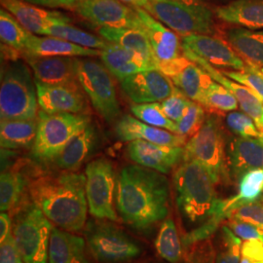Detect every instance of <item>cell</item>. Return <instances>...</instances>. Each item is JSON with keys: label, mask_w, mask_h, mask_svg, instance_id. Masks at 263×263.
<instances>
[{"label": "cell", "mask_w": 263, "mask_h": 263, "mask_svg": "<svg viewBox=\"0 0 263 263\" xmlns=\"http://www.w3.org/2000/svg\"><path fill=\"white\" fill-rule=\"evenodd\" d=\"M115 206L123 222L147 231L169 215V180L157 171L128 165L117 177Z\"/></svg>", "instance_id": "cell-1"}, {"label": "cell", "mask_w": 263, "mask_h": 263, "mask_svg": "<svg viewBox=\"0 0 263 263\" xmlns=\"http://www.w3.org/2000/svg\"><path fill=\"white\" fill-rule=\"evenodd\" d=\"M28 195L49 220L64 230H84L89 213L86 176L78 172L43 173L29 179Z\"/></svg>", "instance_id": "cell-2"}, {"label": "cell", "mask_w": 263, "mask_h": 263, "mask_svg": "<svg viewBox=\"0 0 263 263\" xmlns=\"http://www.w3.org/2000/svg\"><path fill=\"white\" fill-rule=\"evenodd\" d=\"M173 183L179 212L190 222L204 221L214 215L219 201L216 183L202 164L184 158L174 173Z\"/></svg>", "instance_id": "cell-3"}, {"label": "cell", "mask_w": 263, "mask_h": 263, "mask_svg": "<svg viewBox=\"0 0 263 263\" xmlns=\"http://www.w3.org/2000/svg\"><path fill=\"white\" fill-rule=\"evenodd\" d=\"M31 68L24 62L11 61L1 71L0 118L36 119L37 90Z\"/></svg>", "instance_id": "cell-4"}, {"label": "cell", "mask_w": 263, "mask_h": 263, "mask_svg": "<svg viewBox=\"0 0 263 263\" xmlns=\"http://www.w3.org/2000/svg\"><path fill=\"white\" fill-rule=\"evenodd\" d=\"M10 216L12 235L25 263H48L53 224L47 216L29 197Z\"/></svg>", "instance_id": "cell-5"}, {"label": "cell", "mask_w": 263, "mask_h": 263, "mask_svg": "<svg viewBox=\"0 0 263 263\" xmlns=\"http://www.w3.org/2000/svg\"><path fill=\"white\" fill-rule=\"evenodd\" d=\"M144 10L182 36L215 31L214 12L205 0H149Z\"/></svg>", "instance_id": "cell-6"}, {"label": "cell", "mask_w": 263, "mask_h": 263, "mask_svg": "<svg viewBox=\"0 0 263 263\" xmlns=\"http://www.w3.org/2000/svg\"><path fill=\"white\" fill-rule=\"evenodd\" d=\"M90 124V117L84 113L49 114L40 110L36 139L31 148L32 156L40 162H52Z\"/></svg>", "instance_id": "cell-7"}, {"label": "cell", "mask_w": 263, "mask_h": 263, "mask_svg": "<svg viewBox=\"0 0 263 263\" xmlns=\"http://www.w3.org/2000/svg\"><path fill=\"white\" fill-rule=\"evenodd\" d=\"M184 158L202 164L217 183H228L230 173L227 163L224 136L219 119L215 115L205 122L184 145Z\"/></svg>", "instance_id": "cell-8"}, {"label": "cell", "mask_w": 263, "mask_h": 263, "mask_svg": "<svg viewBox=\"0 0 263 263\" xmlns=\"http://www.w3.org/2000/svg\"><path fill=\"white\" fill-rule=\"evenodd\" d=\"M83 232L92 257L98 262L122 263L141 255V246L111 220L91 219Z\"/></svg>", "instance_id": "cell-9"}, {"label": "cell", "mask_w": 263, "mask_h": 263, "mask_svg": "<svg viewBox=\"0 0 263 263\" xmlns=\"http://www.w3.org/2000/svg\"><path fill=\"white\" fill-rule=\"evenodd\" d=\"M76 76L97 113L105 122L116 121L120 115V104L113 76L104 64L92 58H77Z\"/></svg>", "instance_id": "cell-10"}, {"label": "cell", "mask_w": 263, "mask_h": 263, "mask_svg": "<svg viewBox=\"0 0 263 263\" xmlns=\"http://www.w3.org/2000/svg\"><path fill=\"white\" fill-rule=\"evenodd\" d=\"M85 176L89 214L98 219L118 221L115 206L117 178L112 163L106 158L93 160L87 165Z\"/></svg>", "instance_id": "cell-11"}, {"label": "cell", "mask_w": 263, "mask_h": 263, "mask_svg": "<svg viewBox=\"0 0 263 263\" xmlns=\"http://www.w3.org/2000/svg\"><path fill=\"white\" fill-rule=\"evenodd\" d=\"M73 11L100 28L142 30L137 9L121 0H78Z\"/></svg>", "instance_id": "cell-12"}, {"label": "cell", "mask_w": 263, "mask_h": 263, "mask_svg": "<svg viewBox=\"0 0 263 263\" xmlns=\"http://www.w3.org/2000/svg\"><path fill=\"white\" fill-rule=\"evenodd\" d=\"M124 94L134 104L161 103L172 94L175 85L159 69L144 70L120 81Z\"/></svg>", "instance_id": "cell-13"}, {"label": "cell", "mask_w": 263, "mask_h": 263, "mask_svg": "<svg viewBox=\"0 0 263 263\" xmlns=\"http://www.w3.org/2000/svg\"><path fill=\"white\" fill-rule=\"evenodd\" d=\"M182 48L203 58L215 67L246 70L249 66L242 57L226 41L209 34H191L182 38Z\"/></svg>", "instance_id": "cell-14"}, {"label": "cell", "mask_w": 263, "mask_h": 263, "mask_svg": "<svg viewBox=\"0 0 263 263\" xmlns=\"http://www.w3.org/2000/svg\"><path fill=\"white\" fill-rule=\"evenodd\" d=\"M158 69L169 77L175 87L199 104L208 86L213 81L203 68L183 55L169 63L161 64Z\"/></svg>", "instance_id": "cell-15"}, {"label": "cell", "mask_w": 263, "mask_h": 263, "mask_svg": "<svg viewBox=\"0 0 263 263\" xmlns=\"http://www.w3.org/2000/svg\"><path fill=\"white\" fill-rule=\"evenodd\" d=\"M126 152L135 164L167 175L184 159V146L175 147L136 140L130 141Z\"/></svg>", "instance_id": "cell-16"}, {"label": "cell", "mask_w": 263, "mask_h": 263, "mask_svg": "<svg viewBox=\"0 0 263 263\" xmlns=\"http://www.w3.org/2000/svg\"><path fill=\"white\" fill-rule=\"evenodd\" d=\"M141 18L142 31L151 43L154 59L158 66L182 56V42L176 31L154 18L143 8H136Z\"/></svg>", "instance_id": "cell-17"}, {"label": "cell", "mask_w": 263, "mask_h": 263, "mask_svg": "<svg viewBox=\"0 0 263 263\" xmlns=\"http://www.w3.org/2000/svg\"><path fill=\"white\" fill-rule=\"evenodd\" d=\"M35 83L40 110L49 114L84 112L87 102L79 83L47 85L37 81Z\"/></svg>", "instance_id": "cell-18"}, {"label": "cell", "mask_w": 263, "mask_h": 263, "mask_svg": "<svg viewBox=\"0 0 263 263\" xmlns=\"http://www.w3.org/2000/svg\"><path fill=\"white\" fill-rule=\"evenodd\" d=\"M182 54L190 61L197 64L201 68H203L214 81L222 85L234 95L241 109L246 114L251 116L257 127L263 131V102L251 89L244 85L233 82V79L227 77L221 70L212 66L206 60L195 55L191 51L182 48Z\"/></svg>", "instance_id": "cell-19"}, {"label": "cell", "mask_w": 263, "mask_h": 263, "mask_svg": "<svg viewBox=\"0 0 263 263\" xmlns=\"http://www.w3.org/2000/svg\"><path fill=\"white\" fill-rule=\"evenodd\" d=\"M2 8L7 10L29 32L45 35L48 28L58 24H70L71 19L62 12L44 9L24 0H0Z\"/></svg>", "instance_id": "cell-20"}, {"label": "cell", "mask_w": 263, "mask_h": 263, "mask_svg": "<svg viewBox=\"0 0 263 263\" xmlns=\"http://www.w3.org/2000/svg\"><path fill=\"white\" fill-rule=\"evenodd\" d=\"M35 81L47 85L79 83L76 76V57L25 56Z\"/></svg>", "instance_id": "cell-21"}, {"label": "cell", "mask_w": 263, "mask_h": 263, "mask_svg": "<svg viewBox=\"0 0 263 263\" xmlns=\"http://www.w3.org/2000/svg\"><path fill=\"white\" fill-rule=\"evenodd\" d=\"M115 133L120 141L126 142L142 140L175 147H183L186 143L185 137L151 126L131 115H124L118 120Z\"/></svg>", "instance_id": "cell-22"}, {"label": "cell", "mask_w": 263, "mask_h": 263, "mask_svg": "<svg viewBox=\"0 0 263 263\" xmlns=\"http://www.w3.org/2000/svg\"><path fill=\"white\" fill-rule=\"evenodd\" d=\"M226 153L230 178L237 181L250 171L263 169V141L260 140L238 136L230 141Z\"/></svg>", "instance_id": "cell-23"}, {"label": "cell", "mask_w": 263, "mask_h": 263, "mask_svg": "<svg viewBox=\"0 0 263 263\" xmlns=\"http://www.w3.org/2000/svg\"><path fill=\"white\" fill-rule=\"evenodd\" d=\"M91 256L85 238L53 224L48 263H92Z\"/></svg>", "instance_id": "cell-24"}, {"label": "cell", "mask_w": 263, "mask_h": 263, "mask_svg": "<svg viewBox=\"0 0 263 263\" xmlns=\"http://www.w3.org/2000/svg\"><path fill=\"white\" fill-rule=\"evenodd\" d=\"M100 51L102 63L119 81L141 71L158 69L157 66L147 59L114 43L108 42Z\"/></svg>", "instance_id": "cell-25"}, {"label": "cell", "mask_w": 263, "mask_h": 263, "mask_svg": "<svg viewBox=\"0 0 263 263\" xmlns=\"http://www.w3.org/2000/svg\"><path fill=\"white\" fill-rule=\"evenodd\" d=\"M101 51L81 47L71 42L54 36H39L31 34L28 39L23 57H76L94 58L100 57Z\"/></svg>", "instance_id": "cell-26"}, {"label": "cell", "mask_w": 263, "mask_h": 263, "mask_svg": "<svg viewBox=\"0 0 263 263\" xmlns=\"http://www.w3.org/2000/svg\"><path fill=\"white\" fill-rule=\"evenodd\" d=\"M97 142V132L91 124L66 144L51 163L58 169L77 172L90 157Z\"/></svg>", "instance_id": "cell-27"}, {"label": "cell", "mask_w": 263, "mask_h": 263, "mask_svg": "<svg viewBox=\"0 0 263 263\" xmlns=\"http://www.w3.org/2000/svg\"><path fill=\"white\" fill-rule=\"evenodd\" d=\"M215 15L231 25L254 29L263 28V0H233L217 6Z\"/></svg>", "instance_id": "cell-28"}, {"label": "cell", "mask_w": 263, "mask_h": 263, "mask_svg": "<svg viewBox=\"0 0 263 263\" xmlns=\"http://www.w3.org/2000/svg\"><path fill=\"white\" fill-rule=\"evenodd\" d=\"M37 134L36 119H7L0 122L1 149L32 148Z\"/></svg>", "instance_id": "cell-29"}, {"label": "cell", "mask_w": 263, "mask_h": 263, "mask_svg": "<svg viewBox=\"0 0 263 263\" xmlns=\"http://www.w3.org/2000/svg\"><path fill=\"white\" fill-rule=\"evenodd\" d=\"M28 179L20 169L14 166L3 170L0 177V209L1 212L14 213L28 199Z\"/></svg>", "instance_id": "cell-30"}, {"label": "cell", "mask_w": 263, "mask_h": 263, "mask_svg": "<svg viewBox=\"0 0 263 263\" xmlns=\"http://www.w3.org/2000/svg\"><path fill=\"white\" fill-rule=\"evenodd\" d=\"M226 38L228 44L247 62L263 67V30L230 28L226 32Z\"/></svg>", "instance_id": "cell-31"}, {"label": "cell", "mask_w": 263, "mask_h": 263, "mask_svg": "<svg viewBox=\"0 0 263 263\" xmlns=\"http://www.w3.org/2000/svg\"><path fill=\"white\" fill-rule=\"evenodd\" d=\"M99 33L106 41L135 52L156 65L148 38L142 30L136 28H100Z\"/></svg>", "instance_id": "cell-32"}, {"label": "cell", "mask_w": 263, "mask_h": 263, "mask_svg": "<svg viewBox=\"0 0 263 263\" xmlns=\"http://www.w3.org/2000/svg\"><path fill=\"white\" fill-rule=\"evenodd\" d=\"M238 181V193L235 196L220 200V207L227 216V219L232 216L238 208L253 202L261 196L263 192V169L250 171Z\"/></svg>", "instance_id": "cell-33"}, {"label": "cell", "mask_w": 263, "mask_h": 263, "mask_svg": "<svg viewBox=\"0 0 263 263\" xmlns=\"http://www.w3.org/2000/svg\"><path fill=\"white\" fill-rule=\"evenodd\" d=\"M18 20L7 10H0V39L1 48L12 51L19 56H23L28 44V39L31 36Z\"/></svg>", "instance_id": "cell-34"}, {"label": "cell", "mask_w": 263, "mask_h": 263, "mask_svg": "<svg viewBox=\"0 0 263 263\" xmlns=\"http://www.w3.org/2000/svg\"><path fill=\"white\" fill-rule=\"evenodd\" d=\"M155 249L160 256L170 263H179L183 256V243L173 218L167 217L160 226L155 239Z\"/></svg>", "instance_id": "cell-35"}, {"label": "cell", "mask_w": 263, "mask_h": 263, "mask_svg": "<svg viewBox=\"0 0 263 263\" xmlns=\"http://www.w3.org/2000/svg\"><path fill=\"white\" fill-rule=\"evenodd\" d=\"M45 35L61 38L78 46L96 50H102L108 44V41L104 38L96 36L92 33L71 26L70 24L53 25L48 28Z\"/></svg>", "instance_id": "cell-36"}, {"label": "cell", "mask_w": 263, "mask_h": 263, "mask_svg": "<svg viewBox=\"0 0 263 263\" xmlns=\"http://www.w3.org/2000/svg\"><path fill=\"white\" fill-rule=\"evenodd\" d=\"M131 112L142 122L177 134L176 123L167 117L160 103L134 104L131 106Z\"/></svg>", "instance_id": "cell-37"}, {"label": "cell", "mask_w": 263, "mask_h": 263, "mask_svg": "<svg viewBox=\"0 0 263 263\" xmlns=\"http://www.w3.org/2000/svg\"><path fill=\"white\" fill-rule=\"evenodd\" d=\"M200 104L219 111H233L238 108L239 104L234 95L213 80L208 86Z\"/></svg>", "instance_id": "cell-38"}, {"label": "cell", "mask_w": 263, "mask_h": 263, "mask_svg": "<svg viewBox=\"0 0 263 263\" xmlns=\"http://www.w3.org/2000/svg\"><path fill=\"white\" fill-rule=\"evenodd\" d=\"M243 240L223 226L220 232V245L216 251V263H240Z\"/></svg>", "instance_id": "cell-39"}, {"label": "cell", "mask_w": 263, "mask_h": 263, "mask_svg": "<svg viewBox=\"0 0 263 263\" xmlns=\"http://www.w3.org/2000/svg\"><path fill=\"white\" fill-rule=\"evenodd\" d=\"M246 70H221L227 77L251 89L263 102V73L259 66L248 62Z\"/></svg>", "instance_id": "cell-40"}, {"label": "cell", "mask_w": 263, "mask_h": 263, "mask_svg": "<svg viewBox=\"0 0 263 263\" xmlns=\"http://www.w3.org/2000/svg\"><path fill=\"white\" fill-rule=\"evenodd\" d=\"M206 115L202 104L192 101L183 116L176 123L177 134L185 138L192 137L205 122Z\"/></svg>", "instance_id": "cell-41"}, {"label": "cell", "mask_w": 263, "mask_h": 263, "mask_svg": "<svg viewBox=\"0 0 263 263\" xmlns=\"http://www.w3.org/2000/svg\"><path fill=\"white\" fill-rule=\"evenodd\" d=\"M228 128L239 137L253 138L263 141V131L254 122V119L243 112L229 113L226 117Z\"/></svg>", "instance_id": "cell-42"}, {"label": "cell", "mask_w": 263, "mask_h": 263, "mask_svg": "<svg viewBox=\"0 0 263 263\" xmlns=\"http://www.w3.org/2000/svg\"><path fill=\"white\" fill-rule=\"evenodd\" d=\"M192 100L183 94L177 87L174 88L172 94L162 101L160 104L167 117L175 123L178 122L186 111Z\"/></svg>", "instance_id": "cell-43"}, {"label": "cell", "mask_w": 263, "mask_h": 263, "mask_svg": "<svg viewBox=\"0 0 263 263\" xmlns=\"http://www.w3.org/2000/svg\"><path fill=\"white\" fill-rule=\"evenodd\" d=\"M231 217L263 227V196L238 208Z\"/></svg>", "instance_id": "cell-44"}, {"label": "cell", "mask_w": 263, "mask_h": 263, "mask_svg": "<svg viewBox=\"0 0 263 263\" xmlns=\"http://www.w3.org/2000/svg\"><path fill=\"white\" fill-rule=\"evenodd\" d=\"M216 251L209 239L188 248L185 263H216Z\"/></svg>", "instance_id": "cell-45"}, {"label": "cell", "mask_w": 263, "mask_h": 263, "mask_svg": "<svg viewBox=\"0 0 263 263\" xmlns=\"http://www.w3.org/2000/svg\"><path fill=\"white\" fill-rule=\"evenodd\" d=\"M228 226L236 236L244 241H260L263 243V227L250 222H245L236 218L227 219Z\"/></svg>", "instance_id": "cell-46"}, {"label": "cell", "mask_w": 263, "mask_h": 263, "mask_svg": "<svg viewBox=\"0 0 263 263\" xmlns=\"http://www.w3.org/2000/svg\"><path fill=\"white\" fill-rule=\"evenodd\" d=\"M0 263H25L12 234L1 243Z\"/></svg>", "instance_id": "cell-47"}, {"label": "cell", "mask_w": 263, "mask_h": 263, "mask_svg": "<svg viewBox=\"0 0 263 263\" xmlns=\"http://www.w3.org/2000/svg\"><path fill=\"white\" fill-rule=\"evenodd\" d=\"M240 263H263L262 242L260 241L243 242Z\"/></svg>", "instance_id": "cell-48"}, {"label": "cell", "mask_w": 263, "mask_h": 263, "mask_svg": "<svg viewBox=\"0 0 263 263\" xmlns=\"http://www.w3.org/2000/svg\"><path fill=\"white\" fill-rule=\"evenodd\" d=\"M28 3L37 5L40 7L53 8V9L74 10L78 0H24Z\"/></svg>", "instance_id": "cell-49"}, {"label": "cell", "mask_w": 263, "mask_h": 263, "mask_svg": "<svg viewBox=\"0 0 263 263\" xmlns=\"http://www.w3.org/2000/svg\"><path fill=\"white\" fill-rule=\"evenodd\" d=\"M9 213L1 212L0 216V243L4 242L11 234L13 228V220Z\"/></svg>", "instance_id": "cell-50"}, {"label": "cell", "mask_w": 263, "mask_h": 263, "mask_svg": "<svg viewBox=\"0 0 263 263\" xmlns=\"http://www.w3.org/2000/svg\"><path fill=\"white\" fill-rule=\"evenodd\" d=\"M121 1L126 4H129L132 7L143 8V9H145L149 3V0H121Z\"/></svg>", "instance_id": "cell-51"}]
</instances>
